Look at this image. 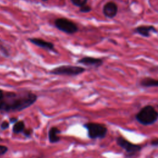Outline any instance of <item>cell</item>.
I'll return each instance as SVG.
<instances>
[{"label": "cell", "mask_w": 158, "mask_h": 158, "mask_svg": "<svg viewBox=\"0 0 158 158\" xmlns=\"http://www.w3.org/2000/svg\"><path fill=\"white\" fill-rule=\"evenodd\" d=\"M118 7L117 4L113 1L106 2L102 8V12L104 16L109 19H114L118 13Z\"/></svg>", "instance_id": "obj_7"}, {"label": "cell", "mask_w": 158, "mask_h": 158, "mask_svg": "<svg viewBox=\"0 0 158 158\" xmlns=\"http://www.w3.org/2000/svg\"><path fill=\"white\" fill-rule=\"evenodd\" d=\"M4 47H2V46H1V48H0V50H1V51H2V52H3L6 56H8V52H7V51H6V50H4Z\"/></svg>", "instance_id": "obj_20"}, {"label": "cell", "mask_w": 158, "mask_h": 158, "mask_svg": "<svg viewBox=\"0 0 158 158\" xmlns=\"http://www.w3.org/2000/svg\"><path fill=\"white\" fill-rule=\"evenodd\" d=\"M86 129L88 136L91 139L103 138L107 133V128L102 124L97 123H86L83 125Z\"/></svg>", "instance_id": "obj_3"}, {"label": "cell", "mask_w": 158, "mask_h": 158, "mask_svg": "<svg viewBox=\"0 0 158 158\" xmlns=\"http://www.w3.org/2000/svg\"><path fill=\"white\" fill-rule=\"evenodd\" d=\"M28 40L35 45L39 46L43 49L48 50V51H55L56 52V51L54 49V45L53 43L48 41H46L40 38H29Z\"/></svg>", "instance_id": "obj_10"}, {"label": "cell", "mask_w": 158, "mask_h": 158, "mask_svg": "<svg viewBox=\"0 0 158 158\" xmlns=\"http://www.w3.org/2000/svg\"><path fill=\"white\" fill-rule=\"evenodd\" d=\"M37 98L35 94L30 92L20 94L14 92L6 93L0 99V112L23 110L33 105L37 100Z\"/></svg>", "instance_id": "obj_1"}, {"label": "cell", "mask_w": 158, "mask_h": 158, "mask_svg": "<svg viewBox=\"0 0 158 158\" xmlns=\"http://www.w3.org/2000/svg\"><path fill=\"white\" fill-rule=\"evenodd\" d=\"M85 69L81 67L75 65H60L52 69L50 73L57 75H68L76 76L83 73Z\"/></svg>", "instance_id": "obj_4"}, {"label": "cell", "mask_w": 158, "mask_h": 158, "mask_svg": "<svg viewBox=\"0 0 158 158\" xmlns=\"http://www.w3.org/2000/svg\"><path fill=\"white\" fill-rule=\"evenodd\" d=\"M54 25L58 30L67 34H73L78 30V28L75 23L65 18L56 19Z\"/></svg>", "instance_id": "obj_5"}, {"label": "cell", "mask_w": 158, "mask_h": 158, "mask_svg": "<svg viewBox=\"0 0 158 158\" xmlns=\"http://www.w3.org/2000/svg\"><path fill=\"white\" fill-rule=\"evenodd\" d=\"M9 124H10V122H7L6 120H4V121L2 122V123H1L0 128L2 130H6V129H7L9 127Z\"/></svg>", "instance_id": "obj_16"}, {"label": "cell", "mask_w": 158, "mask_h": 158, "mask_svg": "<svg viewBox=\"0 0 158 158\" xmlns=\"http://www.w3.org/2000/svg\"><path fill=\"white\" fill-rule=\"evenodd\" d=\"M60 132L61 131L56 127H52L49 129L48 131V139L50 143H56L60 140L59 136V134Z\"/></svg>", "instance_id": "obj_11"}, {"label": "cell", "mask_w": 158, "mask_h": 158, "mask_svg": "<svg viewBox=\"0 0 158 158\" xmlns=\"http://www.w3.org/2000/svg\"><path fill=\"white\" fill-rule=\"evenodd\" d=\"M78 63L88 67L98 68L103 64V60L99 58L86 56L79 59Z\"/></svg>", "instance_id": "obj_9"}, {"label": "cell", "mask_w": 158, "mask_h": 158, "mask_svg": "<svg viewBox=\"0 0 158 158\" xmlns=\"http://www.w3.org/2000/svg\"><path fill=\"white\" fill-rule=\"evenodd\" d=\"M140 85L143 87H158V79L144 77L140 81Z\"/></svg>", "instance_id": "obj_12"}, {"label": "cell", "mask_w": 158, "mask_h": 158, "mask_svg": "<svg viewBox=\"0 0 158 158\" xmlns=\"http://www.w3.org/2000/svg\"><path fill=\"white\" fill-rule=\"evenodd\" d=\"M8 151V148L4 145H0V157L4 155Z\"/></svg>", "instance_id": "obj_17"}, {"label": "cell", "mask_w": 158, "mask_h": 158, "mask_svg": "<svg viewBox=\"0 0 158 158\" xmlns=\"http://www.w3.org/2000/svg\"><path fill=\"white\" fill-rule=\"evenodd\" d=\"M25 129L24 122L22 120H19L13 125L12 132L15 134H19L23 133Z\"/></svg>", "instance_id": "obj_13"}, {"label": "cell", "mask_w": 158, "mask_h": 158, "mask_svg": "<svg viewBox=\"0 0 158 158\" xmlns=\"http://www.w3.org/2000/svg\"><path fill=\"white\" fill-rule=\"evenodd\" d=\"M23 134V135L25 136V137H27V138H29L31 136V134H32V130L31 129H25V130L23 131V132L22 133Z\"/></svg>", "instance_id": "obj_18"}, {"label": "cell", "mask_w": 158, "mask_h": 158, "mask_svg": "<svg viewBox=\"0 0 158 158\" xmlns=\"http://www.w3.org/2000/svg\"><path fill=\"white\" fill-rule=\"evenodd\" d=\"M152 144H158V139H156V141H153L152 142Z\"/></svg>", "instance_id": "obj_22"}, {"label": "cell", "mask_w": 158, "mask_h": 158, "mask_svg": "<svg viewBox=\"0 0 158 158\" xmlns=\"http://www.w3.org/2000/svg\"><path fill=\"white\" fill-rule=\"evenodd\" d=\"M91 10V7L88 5H84L80 7V12L82 13H88Z\"/></svg>", "instance_id": "obj_15"}, {"label": "cell", "mask_w": 158, "mask_h": 158, "mask_svg": "<svg viewBox=\"0 0 158 158\" xmlns=\"http://www.w3.org/2000/svg\"><path fill=\"white\" fill-rule=\"evenodd\" d=\"M18 121H19L18 118H15V117H12L9 119V122L11 123H13V124H14L15 123H16Z\"/></svg>", "instance_id": "obj_19"}, {"label": "cell", "mask_w": 158, "mask_h": 158, "mask_svg": "<svg viewBox=\"0 0 158 158\" xmlns=\"http://www.w3.org/2000/svg\"><path fill=\"white\" fill-rule=\"evenodd\" d=\"M157 33V30L152 25H139L133 30V33H137L143 37L148 38L151 36V33Z\"/></svg>", "instance_id": "obj_8"}, {"label": "cell", "mask_w": 158, "mask_h": 158, "mask_svg": "<svg viewBox=\"0 0 158 158\" xmlns=\"http://www.w3.org/2000/svg\"><path fill=\"white\" fill-rule=\"evenodd\" d=\"M42 1H48V0H42Z\"/></svg>", "instance_id": "obj_23"}, {"label": "cell", "mask_w": 158, "mask_h": 158, "mask_svg": "<svg viewBox=\"0 0 158 158\" xmlns=\"http://www.w3.org/2000/svg\"><path fill=\"white\" fill-rule=\"evenodd\" d=\"M117 144L124 149L128 154H134L141 149V147L136 144H133L122 138H118L117 139Z\"/></svg>", "instance_id": "obj_6"}, {"label": "cell", "mask_w": 158, "mask_h": 158, "mask_svg": "<svg viewBox=\"0 0 158 158\" xmlns=\"http://www.w3.org/2000/svg\"><path fill=\"white\" fill-rule=\"evenodd\" d=\"M70 1L73 5L80 7L85 5L86 4L88 0H70Z\"/></svg>", "instance_id": "obj_14"}, {"label": "cell", "mask_w": 158, "mask_h": 158, "mask_svg": "<svg viewBox=\"0 0 158 158\" xmlns=\"http://www.w3.org/2000/svg\"><path fill=\"white\" fill-rule=\"evenodd\" d=\"M4 96V93H3V91L0 89V99H1Z\"/></svg>", "instance_id": "obj_21"}, {"label": "cell", "mask_w": 158, "mask_h": 158, "mask_svg": "<svg viewBox=\"0 0 158 158\" xmlns=\"http://www.w3.org/2000/svg\"><path fill=\"white\" fill-rule=\"evenodd\" d=\"M137 120L143 125H149L155 122L158 118V112L151 106L143 107L137 114Z\"/></svg>", "instance_id": "obj_2"}]
</instances>
